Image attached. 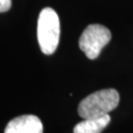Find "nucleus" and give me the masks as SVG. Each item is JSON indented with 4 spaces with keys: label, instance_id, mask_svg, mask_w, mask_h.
<instances>
[{
    "label": "nucleus",
    "instance_id": "obj_4",
    "mask_svg": "<svg viewBox=\"0 0 133 133\" xmlns=\"http://www.w3.org/2000/svg\"><path fill=\"white\" fill-rule=\"evenodd\" d=\"M43 126L36 115H21L7 124L4 133H43Z\"/></svg>",
    "mask_w": 133,
    "mask_h": 133
},
{
    "label": "nucleus",
    "instance_id": "obj_5",
    "mask_svg": "<svg viewBox=\"0 0 133 133\" xmlns=\"http://www.w3.org/2000/svg\"><path fill=\"white\" fill-rule=\"evenodd\" d=\"M110 122V116L104 115L101 117L85 118L75 125L73 133H102Z\"/></svg>",
    "mask_w": 133,
    "mask_h": 133
},
{
    "label": "nucleus",
    "instance_id": "obj_6",
    "mask_svg": "<svg viewBox=\"0 0 133 133\" xmlns=\"http://www.w3.org/2000/svg\"><path fill=\"white\" fill-rule=\"evenodd\" d=\"M11 0H0V13L6 12L11 8Z\"/></svg>",
    "mask_w": 133,
    "mask_h": 133
},
{
    "label": "nucleus",
    "instance_id": "obj_1",
    "mask_svg": "<svg viewBox=\"0 0 133 133\" xmlns=\"http://www.w3.org/2000/svg\"><path fill=\"white\" fill-rule=\"evenodd\" d=\"M119 103L118 92L114 89H105L86 97L78 107V114L83 118L101 117L112 111Z\"/></svg>",
    "mask_w": 133,
    "mask_h": 133
},
{
    "label": "nucleus",
    "instance_id": "obj_3",
    "mask_svg": "<svg viewBox=\"0 0 133 133\" xmlns=\"http://www.w3.org/2000/svg\"><path fill=\"white\" fill-rule=\"evenodd\" d=\"M110 38L111 34L109 29L103 25L93 24L88 26L82 33L79 46L89 59H96Z\"/></svg>",
    "mask_w": 133,
    "mask_h": 133
},
{
    "label": "nucleus",
    "instance_id": "obj_2",
    "mask_svg": "<svg viewBox=\"0 0 133 133\" xmlns=\"http://www.w3.org/2000/svg\"><path fill=\"white\" fill-rule=\"evenodd\" d=\"M60 37V22L57 13L46 7L41 11L38 21V41L44 54H52L57 48Z\"/></svg>",
    "mask_w": 133,
    "mask_h": 133
}]
</instances>
